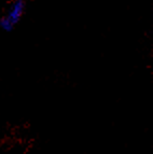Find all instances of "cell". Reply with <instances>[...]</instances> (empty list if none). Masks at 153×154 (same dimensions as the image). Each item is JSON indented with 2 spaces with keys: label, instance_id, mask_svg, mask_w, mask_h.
<instances>
[{
  "label": "cell",
  "instance_id": "obj_1",
  "mask_svg": "<svg viewBox=\"0 0 153 154\" xmlns=\"http://www.w3.org/2000/svg\"><path fill=\"white\" fill-rule=\"evenodd\" d=\"M24 9H25V2H24V0H15V1L12 3L7 17L10 20L13 25H15V24L20 21V18L23 15Z\"/></svg>",
  "mask_w": 153,
  "mask_h": 154
},
{
  "label": "cell",
  "instance_id": "obj_2",
  "mask_svg": "<svg viewBox=\"0 0 153 154\" xmlns=\"http://www.w3.org/2000/svg\"><path fill=\"white\" fill-rule=\"evenodd\" d=\"M0 27L5 31H11L13 29V27H14V25H13L10 20L5 16V17H2L0 20Z\"/></svg>",
  "mask_w": 153,
  "mask_h": 154
}]
</instances>
